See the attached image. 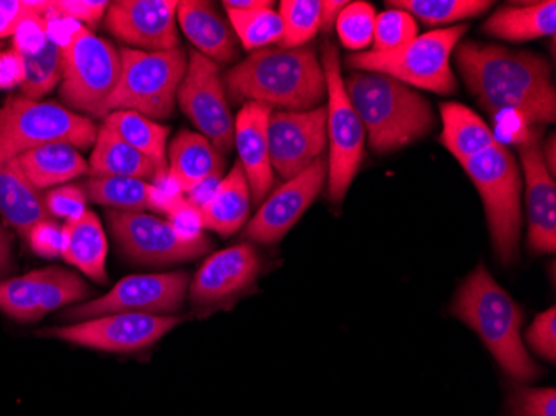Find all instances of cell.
Listing matches in <instances>:
<instances>
[{
    "label": "cell",
    "mask_w": 556,
    "mask_h": 416,
    "mask_svg": "<svg viewBox=\"0 0 556 416\" xmlns=\"http://www.w3.org/2000/svg\"><path fill=\"white\" fill-rule=\"evenodd\" d=\"M455 62L468 90L489 114L514 112L530 125L555 122V86L542 55L467 40L457 46Z\"/></svg>",
    "instance_id": "6da1fadb"
},
{
    "label": "cell",
    "mask_w": 556,
    "mask_h": 416,
    "mask_svg": "<svg viewBox=\"0 0 556 416\" xmlns=\"http://www.w3.org/2000/svg\"><path fill=\"white\" fill-rule=\"evenodd\" d=\"M222 80L233 102H258L277 111H312L327 97L324 67L308 46L255 50Z\"/></svg>",
    "instance_id": "7a4b0ae2"
},
{
    "label": "cell",
    "mask_w": 556,
    "mask_h": 416,
    "mask_svg": "<svg viewBox=\"0 0 556 416\" xmlns=\"http://www.w3.org/2000/svg\"><path fill=\"white\" fill-rule=\"evenodd\" d=\"M452 314L477 331L500 367L514 380L528 383L542 374L528 355L521 338L523 312L493 280L485 265H478L464 281L453 302Z\"/></svg>",
    "instance_id": "3957f363"
},
{
    "label": "cell",
    "mask_w": 556,
    "mask_h": 416,
    "mask_svg": "<svg viewBox=\"0 0 556 416\" xmlns=\"http://www.w3.org/2000/svg\"><path fill=\"white\" fill-rule=\"evenodd\" d=\"M343 84L375 152L402 149L435 125L432 105L389 75L355 71Z\"/></svg>",
    "instance_id": "277c9868"
},
{
    "label": "cell",
    "mask_w": 556,
    "mask_h": 416,
    "mask_svg": "<svg viewBox=\"0 0 556 416\" xmlns=\"http://www.w3.org/2000/svg\"><path fill=\"white\" fill-rule=\"evenodd\" d=\"M97 133L89 117L59 103L9 97L0 109V165L49 143L89 149L96 143Z\"/></svg>",
    "instance_id": "5b68a950"
},
{
    "label": "cell",
    "mask_w": 556,
    "mask_h": 416,
    "mask_svg": "<svg viewBox=\"0 0 556 416\" xmlns=\"http://www.w3.org/2000/svg\"><path fill=\"white\" fill-rule=\"evenodd\" d=\"M465 33L467 25L432 30L389 52L368 50L349 55L346 64L353 71L377 72L405 86L448 96L457 90L450 58Z\"/></svg>",
    "instance_id": "8992f818"
},
{
    "label": "cell",
    "mask_w": 556,
    "mask_h": 416,
    "mask_svg": "<svg viewBox=\"0 0 556 416\" xmlns=\"http://www.w3.org/2000/svg\"><path fill=\"white\" fill-rule=\"evenodd\" d=\"M121 79L108 103V115L134 111L150 121H164L174 114L177 93L189 59L180 47L164 52L121 49Z\"/></svg>",
    "instance_id": "52a82bcc"
},
{
    "label": "cell",
    "mask_w": 556,
    "mask_h": 416,
    "mask_svg": "<svg viewBox=\"0 0 556 416\" xmlns=\"http://www.w3.org/2000/svg\"><path fill=\"white\" fill-rule=\"evenodd\" d=\"M464 168L482 197L496 255L510 265L518 256L521 230V178L514 153L496 142Z\"/></svg>",
    "instance_id": "ba28073f"
},
{
    "label": "cell",
    "mask_w": 556,
    "mask_h": 416,
    "mask_svg": "<svg viewBox=\"0 0 556 416\" xmlns=\"http://www.w3.org/2000/svg\"><path fill=\"white\" fill-rule=\"evenodd\" d=\"M62 49V100L74 111L108 117L109 100L121 79V52L86 25H77Z\"/></svg>",
    "instance_id": "9c48e42d"
},
{
    "label": "cell",
    "mask_w": 556,
    "mask_h": 416,
    "mask_svg": "<svg viewBox=\"0 0 556 416\" xmlns=\"http://www.w3.org/2000/svg\"><path fill=\"white\" fill-rule=\"evenodd\" d=\"M327 80L328 192L332 202H342L364 161L365 128L345 92L339 49L327 43L321 52Z\"/></svg>",
    "instance_id": "30bf717a"
},
{
    "label": "cell",
    "mask_w": 556,
    "mask_h": 416,
    "mask_svg": "<svg viewBox=\"0 0 556 416\" xmlns=\"http://www.w3.org/2000/svg\"><path fill=\"white\" fill-rule=\"evenodd\" d=\"M109 224L125 256L143 265H170L205 255L204 234L186 236L164 218L143 212H109Z\"/></svg>",
    "instance_id": "8fae6325"
},
{
    "label": "cell",
    "mask_w": 556,
    "mask_h": 416,
    "mask_svg": "<svg viewBox=\"0 0 556 416\" xmlns=\"http://www.w3.org/2000/svg\"><path fill=\"white\" fill-rule=\"evenodd\" d=\"M177 102L205 139L225 155L232 152L236 121L230 112L220 67L197 50L190 52Z\"/></svg>",
    "instance_id": "7c38bea8"
},
{
    "label": "cell",
    "mask_w": 556,
    "mask_h": 416,
    "mask_svg": "<svg viewBox=\"0 0 556 416\" xmlns=\"http://www.w3.org/2000/svg\"><path fill=\"white\" fill-rule=\"evenodd\" d=\"M190 278L186 272L130 275L108 295L72 306L67 317L97 318L111 314L167 315L182 306Z\"/></svg>",
    "instance_id": "4fadbf2b"
},
{
    "label": "cell",
    "mask_w": 556,
    "mask_h": 416,
    "mask_svg": "<svg viewBox=\"0 0 556 416\" xmlns=\"http://www.w3.org/2000/svg\"><path fill=\"white\" fill-rule=\"evenodd\" d=\"M184 322L182 317L147 314H111L67 327L47 328L39 335L111 353H132L154 345Z\"/></svg>",
    "instance_id": "5bb4252c"
},
{
    "label": "cell",
    "mask_w": 556,
    "mask_h": 416,
    "mask_svg": "<svg viewBox=\"0 0 556 416\" xmlns=\"http://www.w3.org/2000/svg\"><path fill=\"white\" fill-rule=\"evenodd\" d=\"M89 293L86 281L74 272L42 268L0 280V310L14 320L37 322L54 310L83 302Z\"/></svg>",
    "instance_id": "9a60e30c"
},
{
    "label": "cell",
    "mask_w": 556,
    "mask_h": 416,
    "mask_svg": "<svg viewBox=\"0 0 556 416\" xmlns=\"http://www.w3.org/2000/svg\"><path fill=\"white\" fill-rule=\"evenodd\" d=\"M327 147V108L305 112L277 111L268 118L270 164L283 180L307 171Z\"/></svg>",
    "instance_id": "2e32d148"
},
{
    "label": "cell",
    "mask_w": 556,
    "mask_h": 416,
    "mask_svg": "<svg viewBox=\"0 0 556 416\" xmlns=\"http://www.w3.org/2000/svg\"><path fill=\"white\" fill-rule=\"evenodd\" d=\"M175 0H117L109 4L105 27L109 33L143 52H164L179 47Z\"/></svg>",
    "instance_id": "e0dca14e"
},
{
    "label": "cell",
    "mask_w": 556,
    "mask_h": 416,
    "mask_svg": "<svg viewBox=\"0 0 556 416\" xmlns=\"http://www.w3.org/2000/svg\"><path fill=\"white\" fill-rule=\"evenodd\" d=\"M328 177L327 159L315 161L307 171L278 187L258 209L245 230L252 242L271 243L282 240L312 205Z\"/></svg>",
    "instance_id": "ac0fdd59"
},
{
    "label": "cell",
    "mask_w": 556,
    "mask_h": 416,
    "mask_svg": "<svg viewBox=\"0 0 556 416\" xmlns=\"http://www.w3.org/2000/svg\"><path fill=\"white\" fill-rule=\"evenodd\" d=\"M520 159L527 186L528 245L536 253H553L556 250V186L543 161L536 128L521 140Z\"/></svg>",
    "instance_id": "d6986e66"
},
{
    "label": "cell",
    "mask_w": 556,
    "mask_h": 416,
    "mask_svg": "<svg viewBox=\"0 0 556 416\" xmlns=\"http://www.w3.org/2000/svg\"><path fill=\"white\" fill-rule=\"evenodd\" d=\"M261 272L257 250L249 243L214 253L190 281V300L197 305L222 302L245 289Z\"/></svg>",
    "instance_id": "ffe728a7"
},
{
    "label": "cell",
    "mask_w": 556,
    "mask_h": 416,
    "mask_svg": "<svg viewBox=\"0 0 556 416\" xmlns=\"http://www.w3.org/2000/svg\"><path fill=\"white\" fill-rule=\"evenodd\" d=\"M274 109L258 102H245L236 118L239 162L249 181L254 203L261 205L274 186V168L268 150V118Z\"/></svg>",
    "instance_id": "44dd1931"
},
{
    "label": "cell",
    "mask_w": 556,
    "mask_h": 416,
    "mask_svg": "<svg viewBox=\"0 0 556 416\" xmlns=\"http://www.w3.org/2000/svg\"><path fill=\"white\" fill-rule=\"evenodd\" d=\"M167 177L180 193L195 192L224 174V155L211 140L192 130H180L172 140L167 152Z\"/></svg>",
    "instance_id": "7402d4cb"
},
{
    "label": "cell",
    "mask_w": 556,
    "mask_h": 416,
    "mask_svg": "<svg viewBox=\"0 0 556 416\" xmlns=\"http://www.w3.org/2000/svg\"><path fill=\"white\" fill-rule=\"evenodd\" d=\"M177 22L197 52L214 61L229 64L237 55V37L230 22L211 2L184 0L177 5Z\"/></svg>",
    "instance_id": "603a6c76"
},
{
    "label": "cell",
    "mask_w": 556,
    "mask_h": 416,
    "mask_svg": "<svg viewBox=\"0 0 556 416\" xmlns=\"http://www.w3.org/2000/svg\"><path fill=\"white\" fill-rule=\"evenodd\" d=\"M250 200L252 193L245 172L237 162L227 177L218 181L211 197L199 206L202 227L217 231L222 237L232 236L249 218Z\"/></svg>",
    "instance_id": "cb8c5ba5"
},
{
    "label": "cell",
    "mask_w": 556,
    "mask_h": 416,
    "mask_svg": "<svg viewBox=\"0 0 556 416\" xmlns=\"http://www.w3.org/2000/svg\"><path fill=\"white\" fill-rule=\"evenodd\" d=\"M0 215L25 239L39 222L49 218L39 190L34 189L15 159L0 165Z\"/></svg>",
    "instance_id": "d4e9b609"
},
{
    "label": "cell",
    "mask_w": 556,
    "mask_h": 416,
    "mask_svg": "<svg viewBox=\"0 0 556 416\" xmlns=\"http://www.w3.org/2000/svg\"><path fill=\"white\" fill-rule=\"evenodd\" d=\"M89 172L92 177L139 178L150 184L165 178L146 155L112 133L105 124L97 133Z\"/></svg>",
    "instance_id": "484cf974"
},
{
    "label": "cell",
    "mask_w": 556,
    "mask_h": 416,
    "mask_svg": "<svg viewBox=\"0 0 556 416\" xmlns=\"http://www.w3.org/2000/svg\"><path fill=\"white\" fill-rule=\"evenodd\" d=\"M15 161L37 190L67 184L89 172L83 153L68 143H49L22 153Z\"/></svg>",
    "instance_id": "4316f807"
},
{
    "label": "cell",
    "mask_w": 556,
    "mask_h": 416,
    "mask_svg": "<svg viewBox=\"0 0 556 416\" xmlns=\"http://www.w3.org/2000/svg\"><path fill=\"white\" fill-rule=\"evenodd\" d=\"M65 249L62 259L74 265L97 283L109 280L105 272L108 239L104 228L93 212L87 211L77 220L65 222Z\"/></svg>",
    "instance_id": "83f0119b"
},
{
    "label": "cell",
    "mask_w": 556,
    "mask_h": 416,
    "mask_svg": "<svg viewBox=\"0 0 556 416\" xmlns=\"http://www.w3.org/2000/svg\"><path fill=\"white\" fill-rule=\"evenodd\" d=\"M440 112L443 122L440 140L462 165L498 142L483 118L464 103H442Z\"/></svg>",
    "instance_id": "f1b7e54d"
},
{
    "label": "cell",
    "mask_w": 556,
    "mask_h": 416,
    "mask_svg": "<svg viewBox=\"0 0 556 416\" xmlns=\"http://www.w3.org/2000/svg\"><path fill=\"white\" fill-rule=\"evenodd\" d=\"M489 36L508 42H527L540 37L555 36L556 2H533L528 5H507L498 9L483 25Z\"/></svg>",
    "instance_id": "f546056e"
},
{
    "label": "cell",
    "mask_w": 556,
    "mask_h": 416,
    "mask_svg": "<svg viewBox=\"0 0 556 416\" xmlns=\"http://www.w3.org/2000/svg\"><path fill=\"white\" fill-rule=\"evenodd\" d=\"M105 125L137 152L146 155L157 167L162 177H167V139L170 134L168 127L134 111L111 112L105 117Z\"/></svg>",
    "instance_id": "4dcf8cb0"
},
{
    "label": "cell",
    "mask_w": 556,
    "mask_h": 416,
    "mask_svg": "<svg viewBox=\"0 0 556 416\" xmlns=\"http://www.w3.org/2000/svg\"><path fill=\"white\" fill-rule=\"evenodd\" d=\"M150 181L127 177H90L86 184L87 199L117 212H143L152 209Z\"/></svg>",
    "instance_id": "1f68e13d"
},
{
    "label": "cell",
    "mask_w": 556,
    "mask_h": 416,
    "mask_svg": "<svg viewBox=\"0 0 556 416\" xmlns=\"http://www.w3.org/2000/svg\"><path fill=\"white\" fill-rule=\"evenodd\" d=\"M274 2L262 8L237 11L229 9V22L233 34L242 40L247 50L280 46L283 37L282 17L271 9Z\"/></svg>",
    "instance_id": "d6a6232c"
},
{
    "label": "cell",
    "mask_w": 556,
    "mask_h": 416,
    "mask_svg": "<svg viewBox=\"0 0 556 416\" xmlns=\"http://www.w3.org/2000/svg\"><path fill=\"white\" fill-rule=\"evenodd\" d=\"M22 58L25 65V79L21 87L24 97L39 100L61 86L64 77V49L55 40L49 37L37 54Z\"/></svg>",
    "instance_id": "836d02e7"
},
{
    "label": "cell",
    "mask_w": 556,
    "mask_h": 416,
    "mask_svg": "<svg viewBox=\"0 0 556 416\" xmlns=\"http://www.w3.org/2000/svg\"><path fill=\"white\" fill-rule=\"evenodd\" d=\"M392 9L408 12L427 25L452 24L465 18L478 17L492 8L489 0H390Z\"/></svg>",
    "instance_id": "e575fe53"
},
{
    "label": "cell",
    "mask_w": 556,
    "mask_h": 416,
    "mask_svg": "<svg viewBox=\"0 0 556 416\" xmlns=\"http://www.w3.org/2000/svg\"><path fill=\"white\" fill-rule=\"evenodd\" d=\"M283 24V49H296L311 42L320 30V0H283L280 2Z\"/></svg>",
    "instance_id": "d590c367"
},
{
    "label": "cell",
    "mask_w": 556,
    "mask_h": 416,
    "mask_svg": "<svg viewBox=\"0 0 556 416\" xmlns=\"http://www.w3.org/2000/svg\"><path fill=\"white\" fill-rule=\"evenodd\" d=\"M375 21L377 14L368 2L346 4L336 22L340 42L350 50L367 49L374 42Z\"/></svg>",
    "instance_id": "8d00e7d4"
},
{
    "label": "cell",
    "mask_w": 556,
    "mask_h": 416,
    "mask_svg": "<svg viewBox=\"0 0 556 416\" xmlns=\"http://www.w3.org/2000/svg\"><path fill=\"white\" fill-rule=\"evenodd\" d=\"M418 37V24L408 12L389 9L377 15L374 30V52H389L407 46Z\"/></svg>",
    "instance_id": "74e56055"
},
{
    "label": "cell",
    "mask_w": 556,
    "mask_h": 416,
    "mask_svg": "<svg viewBox=\"0 0 556 416\" xmlns=\"http://www.w3.org/2000/svg\"><path fill=\"white\" fill-rule=\"evenodd\" d=\"M108 9L109 2L105 0H50L46 18L83 22L89 27H96L100 18L104 17Z\"/></svg>",
    "instance_id": "f35d334b"
},
{
    "label": "cell",
    "mask_w": 556,
    "mask_h": 416,
    "mask_svg": "<svg viewBox=\"0 0 556 416\" xmlns=\"http://www.w3.org/2000/svg\"><path fill=\"white\" fill-rule=\"evenodd\" d=\"M43 202L49 215L64 218L65 222L77 220L87 212V196L80 187L62 186L52 189Z\"/></svg>",
    "instance_id": "ab89813d"
},
{
    "label": "cell",
    "mask_w": 556,
    "mask_h": 416,
    "mask_svg": "<svg viewBox=\"0 0 556 416\" xmlns=\"http://www.w3.org/2000/svg\"><path fill=\"white\" fill-rule=\"evenodd\" d=\"M50 0H0V37L14 36L22 22L37 15L46 17Z\"/></svg>",
    "instance_id": "60d3db41"
},
{
    "label": "cell",
    "mask_w": 556,
    "mask_h": 416,
    "mask_svg": "<svg viewBox=\"0 0 556 416\" xmlns=\"http://www.w3.org/2000/svg\"><path fill=\"white\" fill-rule=\"evenodd\" d=\"M528 345L548 362L556 360V310L555 306L545 310L535 318L525 335Z\"/></svg>",
    "instance_id": "b9f144b4"
},
{
    "label": "cell",
    "mask_w": 556,
    "mask_h": 416,
    "mask_svg": "<svg viewBox=\"0 0 556 416\" xmlns=\"http://www.w3.org/2000/svg\"><path fill=\"white\" fill-rule=\"evenodd\" d=\"M514 416H556L555 388L520 390L511 399Z\"/></svg>",
    "instance_id": "7bdbcfd3"
},
{
    "label": "cell",
    "mask_w": 556,
    "mask_h": 416,
    "mask_svg": "<svg viewBox=\"0 0 556 416\" xmlns=\"http://www.w3.org/2000/svg\"><path fill=\"white\" fill-rule=\"evenodd\" d=\"M30 247L37 255L43 259H62L65 249L64 227L55 224V222L42 220L30 230Z\"/></svg>",
    "instance_id": "ee69618b"
},
{
    "label": "cell",
    "mask_w": 556,
    "mask_h": 416,
    "mask_svg": "<svg viewBox=\"0 0 556 416\" xmlns=\"http://www.w3.org/2000/svg\"><path fill=\"white\" fill-rule=\"evenodd\" d=\"M47 39V18L37 15L18 25L14 34V49L22 55L37 54L46 46Z\"/></svg>",
    "instance_id": "f6af8a7d"
},
{
    "label": "cell",
    "mask_w": 556,
    "mask_h": 416,
    "mask_svg": "<svg viewBox=\"0 0 556 416\" xmlns=\"http://www.w3.org/2000/svg\"><path fill=\"white\" fill-rule=\"evenodd\" d=\"M25 79L24 58L15 49L0 50V89L22 87Z\"/></svg>",
    "instance_id": "bcb514c9"
},
{
    "label": "cell",
    "mask_w": 556,
    "mask_h": 416,
    "mask_svg": "<svg viewBox=\"0 0 556 416\" xmlns=\"http://www.w3.org/2000/svg\"><path fill=\"white\" fill-rule=\"evenodd\" d=\"M349 2L345 0H320V30L328 33L332 29L340 12L346 8Z\"/></svg>",
    "instance_id": "7dc6e473"
},
{
    "label": "cell",
    "mask_w": 556,
    "mask_h": 416,
    "mask_svg": "<svg viewBox=\"0 0 556 416\" xmlns=\"http://www.w3.org/2000/svg\"><path fill=\"white\" fill-rule=\"evenodd\" d=\"M12 236L8 228L0 224V277L12 270Z\"/></svg>",
    "instance_id": "c3c4849f"
},
{
    "label": "cell",
    "mask_w": 556,
    "mask_h": 416,
    "mask_svg": "<svg viewBox=\"0 0 556 416\" xmlns=\"http://www.w3.org/2000/svg\"><path fill=\"white\" fill-rule=\"evenodd\" d=\"M267 4H270V2H265V0H225L224 8L225 11H229V9L245 11V9L262 8V5Z\"/></svg>",
    "instance_id": "681fc988"
},
{
    "label": "cell",
    "mask_w": 556,
    "mask_h": 416,
    "mask_svg": "<svg viewBox=\"0 0 556 416\" xmlns=\"http://www.w3.org/2000/svg\"><path fill=\"white\" fill-rule=\"evenodd\" d=\"M555 136L549 137L548 143H545V147H542L543 152V161H545L546 168H548L549 174H552V177L555 178V164H556V157H555Z\"/></svg>",
    "instance_id": "f907efd6"
}]
</instances>
